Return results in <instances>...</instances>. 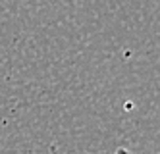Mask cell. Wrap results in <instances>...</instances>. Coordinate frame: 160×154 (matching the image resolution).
<instances>
[{
  "instance_id": "obj_1",
  "label": "cell",
  "mask_w": 160,
  "mask_h": 154,
  "mask_svg": "<svg viewBox=\"0 0 160 154\" xmlns=\"http://www.w3.org/2000/svg\"><path fill=\"white\" fill-rule=\"evenodd\" d=\"M114 154H133V152H129L128 148H122L120 147V148H116V152H114Z\"/></svg>"
}]
</instances>
